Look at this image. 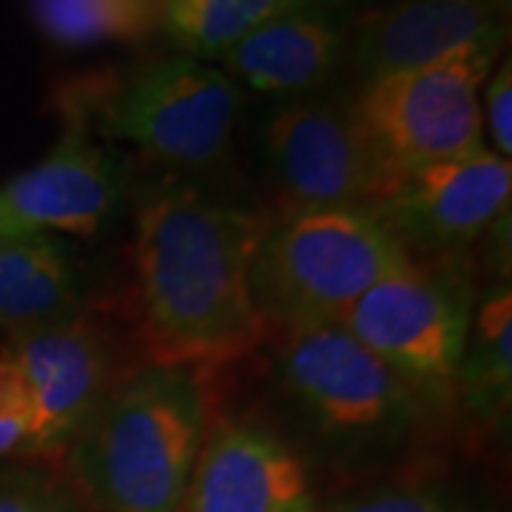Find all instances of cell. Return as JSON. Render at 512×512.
Returning <instances> with one entry per match:
<instances>
[{"mask_svg": "<svg viewBox=\"0 0 512 512\" xmlns=\"http://www.w3.org/2000/svg\"><path fill=\"white\" fill-rule=\"evenodd\" d=\"M0 512H92L60 461H0Z\"/></svg>", "mask_w": 512, "mask_h": 512, "instance_id": "19", "label": "cell"}, {"mask_svg": "<svg viewBox=\"0 0 512 512\" xmlns=\"http://www.w3.org/2000/svg\"><path fill=\"white\" fill-rule=\"evenodd\" d=\"M478 302L470 254L410 256L365 291L339 325L439 410L453 404L461 350Z\"/></svg>", "mask_w": 512, "mask_h": 512, "instance_id": "6", "label": "cell"}, {"mask_svg": "<svg viewBox=\"0 0 512 512\" xmlns=\"http://www.w3.org/2000/svg\"><path fill=\"white\" fill-rule=\"evenodd\" d=\"M328 3L348 6L350 0H163L160 29L183 55L217 63L268 20Z\"/></svg>", "mask_w": 512, "mask_h": 512, "instance_id": "17", "label": "cell"}, {"mask_svg": "<svg viewBox=\"0 0 512 512\" xmlns=\"http://www.w3.org/2000/svg\"><path fill=\"white\" fill-rule=\"evenodd\" d=\"M89 308L86 271L72 239H0V330L18 336Z\"/></svg>", "mask_w": 512, "mask_h": 512, "instance_id": "15", "label": "cell"}, {"mask_svg": "<svg viewBox=\"0 0 512 512\" xmlns=\"http://www.w3.org/2000/svg\"><path fill=\"white\" fill-rule=\"evenodd\" d=\"M35 399L18 362L0 353V461L32 458L35 450Z\"/></svg>", "mask_w": 512, "mask_h": 512, "instance_id": "20", "label": "cell"}, {"mask_svg": "<svg viewBox=\"0 0 512 512\" xmlns=\"http://www.w3.org/2000/svg\"><path fill=\"white\" fill-rule=\"evenodd\" d=\"M410 259L376 208L271 217L251 262V291L268 330L339 322L379 279Z\"/></svg>", "mask_w": 512, "mask_h": 512, "instance_id": "5", "label": "cell"}, {"mask_svg": "<svg viewBox=\"0 0 512 512\" xmlns=\"http://www.w3.org/2000/svg\"><path fill=\"white\" fill-rule=\"evenodd\" d=\"M60 134L49 154L0 185V239H97L128 200V168L83 114L55 100Z\"/></svg>", "mask_w": 512, "mask_h": 512, "instance_id": "10", "label": "cell"}, {"mask_svg": "<svg viewBox=\"0 0 512 512\" xmlns=\"http://www.w3.org/2000/svg\"><path fill=\"white\" fill-rule=\"evenodd\" d=\"M106 140L137 148L174 177L211 174L228 160L242 92L217 63L151 57L114 72H92L55 89Z\"/></svg>", "mask_w": 512, "mask_h": 512, "instance_id": "4", "label": "cell"}, {"mask_svg": "<svg viewBox=\"0 0 512 512\" xmlns=\"http://www.w3.org/2000/svg\"><path fill=\"white\" fill-rule=\"evenodd\" d=\"M319 510L299 447L259 416L228 413L217 404L180 512Z\"/></svg>", "mask_w": 512, "mask_h": 512, "instance_id": "11", "label": "cell"}, {"mask_svg": "<svg viewBox=\"0 0 512 512\" xmlns=\"http://www.w3.org/2000/svg\"><path fill=\"white\" fill-rule=\"evenodd\" d=\"M37 29L57 46L140 43L160 29L163 0H32Z\"/></svg>", "mask_w": 512, "mask_h": 512, "instance_id": "18", "label": "cell"}, {"mask_svg": "<svg viewBox=\"0 0 512 512\" xmlns=\"http://www.w3.org/2000/svg\"><path fill=\"white\" fill-rule=\"evenodd\" d=\"M501 43L467 46L421 69L390 74L350 94L384 168L396 177L484 146L481 89Z\"/></svg>", "mask_w": 512, "mask_h": 512, "instance_id": "7", "label": "cell"}, {"mask_svg": "<svg viewBox=\"0 0 512 512\" xmlns=\"http://www.w3.org/2000/svg\"><path fill=\"white\" fill-rule=\"evenodd\" d=\"M222 370L134 367L60 464L92 512H180Z\"/></svg>", "mask_w": 512, "mask_h": 512, "instance_id": "2", "label": "cell"}, {"mask_svg": "<svg viewBox=\"0 0 512 512\" xmlns=\"http://www.w3.org/2000/svg\"><path fill=\"white\" fill-rule=\"evenodd\" d=\"M510 26L484 0H382L353 12L345 72L356 89L421 69L467 46H507Z\"/></svg>", "mask_w": 512, "mask_h": 512, "instance_id": "13", "label": "cell"}, {"mask_svg": "<svg viewBox=\"0 0 512 512\" xmlns=\"http://www.w3.org/2000/svg\"><path fill=\"white\" fill-rule=\"evenodd\" d=\"M256 353L279 419L339 464L410 450L444 413L339 322L271 330Z\"/></svg>", "mask_w": 512, "mask_h": 512, "instance_id": "3", "label": "cell"}, {"mask_svg": "<svg viewBox=\"0 0 512 512\" xmlns=\"http://www.w3.org/2000/svg\"><path fill=\"white\" fill-rule=\"evenodd\" d=\"M268 222L174 174L140 188L117 316L143 362L228 370L254 356L271 333L251 291Z\"/></svg>", "mask_w": 512, "mask_h": 512, "instance_id": "1", "label": "cell"}, {"mask_svg": "<svg viewBox=\"0 0 512 512\" xmlns=\"http://www.w3.org/2000/svg\"><path fill=\"white\" fill-rule=\"evenodd\" d=\"M348 6H311L268 20L217 60L234 83L279 100L313 97L345 69Z\"/></svg>", "mask_w": 512, "mask_h": 512, "instance_id": "14", "label": "cell"}, {"mask_svg": "<svg viewBox=\"0 0 512 512\" xmlns=\"http://www.w3.org/2000/svg\"><path fill=\"white\" fill-rule=\"evenodd\" d=\"M6 353L35 399L32 458L46 461H60L120 382L143 365L120 316L92 305L55 325L9 336Z\"/></svg>", "mask_w": 512, "mask_h": 512, "instance_id": "9", "label": "cell"}, {"mask_svg": "<svg viewBox=\"0 0 512 512\" xmlns=\"http://www.w3.org/2000/svg\"><path fill=\"white\" fill-rule=\"evenodd\" d=\"M259 146L279 205L271 217L379 208L396 185L370 146L350 97L285 100L268 114Z\"/></svg>", "mask_w": 512, "mask_h": 512, "instance_id": "8", "label": "cell"}, {"mask_svg": "<svg viewBox=\"0 0 512 512\" xmlns=\"http://www.w3.org/2000/svg\"><path fill=\"white\" fill-rule=\"evenodd\" d=\"M512 399V288L493 282L478 296L461 350L453 404L484 427L507 419Z\"/></svg>", "mask_w": 512, "mask_h": 512, "instance_id": "16", "label": "cell"}, {"mask_svg": "<svg viewBox=\"0 0 512 512\" xmlns=\"http://www.w3.org/2000/svg\"><path fill=\"white\" fill-rule=\"evenodd\" d=\"M319 512H456L450 495L421 481L382 484L353 493Z\"/></svg>", "mask_w": 512, "mask_h": 512, "instance_id": "21", "label": "cell"}, {"mask_svg": "<svg viewBox=\"0 0 512 512\" xmlns=\"http://www.w3.org/2000/svg\"><path fill=\"white\" fill-rule=\"evenodd\" d=\"M512 165L487 146L404 174L376 208L410 256L467 254L510 214Z\"/></svg>", "mask_w": 512, "mask_h": 512, "instance_id": "12", "label": "cell"}, {"mask_svg": "<svg viewBox=\"0 0 512 512\" xmlns=\"http://www.w3.org/2000/svg\"><path fill=\"white\" fill-rule=\"evenodd\" d=\"M481 120L487 123L490 140L498 157L510 160L512 157V66L510 57H504L501 66H495L493 77L484 89V106H481Z\"/></svg>", "mask_w": 512, "mask_h": 512, "instance_id": "22", "label": "cell"}]
</instances>
